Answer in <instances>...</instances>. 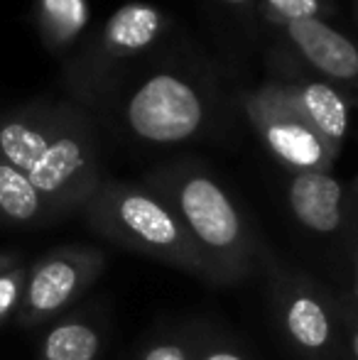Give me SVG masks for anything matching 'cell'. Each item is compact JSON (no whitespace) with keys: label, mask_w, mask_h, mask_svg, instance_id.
<instances>
[{"label":"cell","mask_w":358,"mask_h":360,"mask_svg":"<svg viewBox=\"0 0 358 360\" xmlns=\"http://www.w3.org/2000/svg\"><path fill=\"white\" fill-rule=\"evenodd\" d=\"M0 160L23 172L57 216L84 206L103 184L94 133L69 108H25L3 118Z\"/></svg>","instance_id":"cell-1"},{"label":"cell","mask_w":358,"mask_h":360,"mask_svg":"<svg viewBox=\"0 0 358 360\" xmlns=\"http://www.w3.org/2000/svg\"><path fill=\"white\" fill-rule=\"evenodd\" d=\"M150 189L179 216L204 265L206 280L231 285L253 267L255 240L229 191L199 167H170L150 176Z\"/></svg>","instance_id":"cell-2"},{"label":"cell","mask_w":358,"mask_h":360,"mask_svg":"<svg viewBox=\"0 0 358 360\" xmlns=\"http://www.w3.org/2000/svg\"><path fill=\"white\" fill-rule=\"evenodd\" d=\"M84 211L91 226L118 245L204 277L199 252L179 216L153 189L106 181L84 204Z\"/></svg>","instance_id":"cell-3"},{"label":"cell","mask_w":358,"mask_h":360,"mask_svg":"<svg viewBox=\"0 0 358 360\" xmlns=\"http://www.w3.org/2000/svg\"><path fill=\"white\" fill-rule=\"evenodd\" d=\"M245 110L265 150L292 174L329 172L339 157L300 113L290 86L268 84L248 96Z\"/></svg>","instance_id":"cell-4"},{"label":"cell","mask_w":358,"mask_h":360,"mask_svg":"<svg viewBox=\"0 0 358 360\" xmlns=\"http://www.w3.org/2000/svg\"><path fill=\"white\" fill-rule=\"evenodd\" d=\"M125 125L138 140L177 145L194 138L206 118L199 89L179 74L160 72L145 79L125 103Z\"/></svg>","instance_id":"cell-5"},{"label":"cell","mask_w":358,"mask_h":360,"mask_svg":"<svg viewBox=\"0 0 358 360\" xmlns=\"http://www.w3.org/2000/svg\"><path fill=\"white\" fill-rule=\"evenodd\" d=\"M106 257L96 248L64 245L44 252L27 267V282L15 321L20 326H42L82 297L103 272Z\"/></svg>","instance_id":"cell-6"},{"label":"cell","mask_w":358,"mask_h":360,"mask_svg":"<svg viewBox=\"0 0 358 360\" xmlns=\"http://www.w3.org/2000/svg\"><path fill=\"white\" fill-rule=\"evenodd\" d=\"M280 326L290 343L312 360H331L339 333H336V307L321 289L307 277L287 272L272 277Z\"/></svg>","instance_id":"cell-7"},{"label":"cell","mask_w":358,"mask_h":360,"mask_svg":"<svg viewBox=\"0 0 358 360\" xmlns=\"http://www.w3.org/2000/svg\"><path fill=\"white\" fill-rule=\"evenodd\" d=\"M285 32L300 57L326 79L341 84L358 81V47L329 22L321 18L295 20L285 22Z\"/></svg>","instance_id":"cell-8"},{"label":"cell","mask_w":358,"mask_h":360,"mask_svg":"<svg viewBox=\"0 0 358 360\" xmlns=\"http://www.w3.org/2000/svg\"><path fill=\"white\" fill-rule=\"evenodd\" d=\"M287 204L302 228L319 236L341 231L346 218L344 186L329 172H300L290 176Z\"/></svg>","instance_id":"cell-9"},{"label":"cell","mask_w":358,"mask_h":360,"mask_svg":"<svg viewBox=\"0 0 358 360\" xmlns=\"http://www.w3.org/2000/svg\"><path fill=\"white\" fill-rule=\"evenodd\" d=\"M165 32V15L148 3H128L118 8L101 32V47L115 59L138 57Z\"/></svg>","instance_id":"cell-10"},{"label":"cell","mask_w":358,"mask_h":360,"mask_svg":"<svg viewBox=\"0 0 358 360\" xmlns=\"http://www.w3.org/2000/svg\"><path fill=\"white\" fill-rule=\"evenodd\" d=\"M300 113L307 123L321 135L334 150H341L346 133H349V103L326 81H307V84H287Z\"/></svg>","instance_id":"cell-11"},{"label":"cell","mask_w":358,"mask_h":360,"mask_svg":"<svg viewBox=\"0 0 358 360\" xmlns=\"http://www.w3.org/2000/svg\"><path fill=\"white\" fill-rule=\"evenodd\" d=\"M54 216L57 214L34 189L32 181L13 165L0 160V221L13 226H37Z\"/></svg>","instance_id":"cell-12"},{"label":"cell","mask_w":358,"mask_h":360,"mask_svg":"<svg viewBox=\"0 0 358 360\" xmlns=\"http://www.w3.org/2000/svg\"><path fill=\"white\" fill-rule=\"evenodd\" d=\"M101 343L96 323L87 319H67L54 323L42 338L39 360H96Z\"/></svg>","instance_id":"cell-13"},{"label":"cell","mask_w":358,"mask_h":360,"mask_svg":"<svg viewBox=\"0 0 358 360\" xmlns=\"http://www.w3.org/2000/svg\"><path fill=\"white\" fill-rule=\"evenodd\" d=\"M39 30L52 47H64L84 32L89 22L87 0H37Z\"/></svg>","instance_id":"cell-14"},{"label":"cell","mask_w":358,"mask_h":360,"mask_svg":"<svg viewBox=\"0 0 358 360\" xmlns=\"http://www.w3.org/2000/svg\"><path fill=\"white\" fill-rule=\"evenodd\" d=\"M25 282H27V265H23V262H18L0 275V326L18 316L25 294Z\"/></svg>","instance_id":"cell-15"},{"label":"cell","mask_w":358,"mask_h":360,"mask_svg":"<svg viewBox=\"0 0 358 360\" xmlns=\"http://www.w3.org/2000/svg\"><path fill=\"white\" fill-rule=\"evenodd\" d=\"M277 20L282 22H295V20L319 18L321 0H265Z\"/></svg>","instance_id":"cell-16"},{"label":"cell","mask_w":358,"mask_h":360,"mask_svg":"<svg viewBox=\"0 0 358 360\" xmlns=\"http://www.w3.org/2000/svg\"><path fill=\"white\" fill-rule=\"evenodd\" d=\"M140 360H196V358L191 356V351L184 346V343L165 341V343H155V346H150Z\"/></svg>","instance_id":"cell-17"},{"label":"cell","mask_w":358,"mask_h":360,"mask_svg":"<svg viewBox=\"0 0 358 360\" xmlns=\"http://www.w3.org/2000/svg\"><path fill=\"white\" fill-rule=\"evenodd\" d=\"M341 319H344V331H346V343H349L351 358L358 360V309L351 304L341 307Z\"/></svg>","instance_id":"cell-18"},{"label":"cell","mask_w":358,"mask_h":360,"mask_svg":"<svg viewBox=\"0 0 358 360\" xmlns=\"http://www.w3.org/2000/svg\"><path fill=\"white\" fill-rule=\"evenodd\" d=\"M196 360H248L241 351H236L229 343H214V346L204 348Z\"/></svg>","instance_id":"cell-19"},{"label":"cell","mask_w":358,"mask_h":360,"mask_svg":"<svg viewBox=\"0 0 358 360\" xmlns=\"http://www.w3.org/2000/svg\"><path fill=\"white\" fill-rule=\"evenodd\" d=\"M20 262V257L15 255V252H10V255H0V275H3L5 270H10V267H15Z\"/></svg>","instance_id":"cell-20"},{"label":"cell","mask_w":358,"mask_h":360,"mask_svg":"<svg viewBox=\"0 0 358 360\" xmlns=\"http://www.w3.org/2000/svg\"><path fill=\"white\" fill-rule=\"evenodd\" d=\"M354 292L358 297V240H356V248H354Z\"/></svg>","instance_id":"cell-21"},{"label":"cell","mask_w":358,"mask_h":360,"mask_svg":"<svg viewBox=\"0 0 358 360\" xmlns=\"http://www.w3.org/2000/svg\"><path fill=\"white\" fill-rule=\"evenodd\" d=\"M224 3H229V5H245V3H250V0H224Z\"/></svg>","instance_id":"cell-22"},{"label":"cell","mask_w":358,"mask_h":360,"mask_svg":"<svg viewBox=\"0 0 358 360\" xmlns=\"http://www.w3.org/2000/svg\"><path fill=\"white\" fill-rule=\"evenodd\" d=\"M356 194H358V179H356Z\"/></svg>","instance_id":"cell-23"}]
</instances>
